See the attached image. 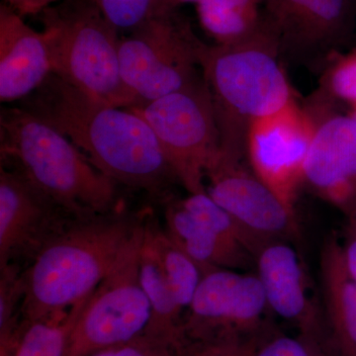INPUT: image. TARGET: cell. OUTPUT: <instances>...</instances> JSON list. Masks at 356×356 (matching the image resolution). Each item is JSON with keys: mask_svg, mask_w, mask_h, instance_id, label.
I'll list each match as a JSON object with an SVG mask.
<instances>
[{"mask_svg": "<svg viewBox=\"0 0 356 356\" xmlns=\"http://www.w3.org/2000/svg\"><path fill=\"white\" fill-rule=\"evenodd\" d=\"M21 102L117 184L165 197L178 182L153 130L132 110L93 99L53 74Z\"/></svg>", "mask_w": 356, "mask_h": 356, "instance_id": "cell-1", "label": "cell"}, {"mask_svg": "<svg viewBox=\"0 0 356 356\" xmlns=\"http://www.w3.org/2000/svg\"><path fill=\"white\" fill-rule=\"evenodd\" d=\"M146 214L135 216L120 206L108 214L77 220L54 238L23 269L21 320L44 318L88 298L113 268Z\"/></svg>", "mask_w": 356, "mask_h": 356, "instance_id": "cell-2", "label": "cell"}, {"mask_svg": "<svg viewBox=\"0 0 356 356\" xmlns=\"http://www.w3.org/2000/svg\"><path fill=\"white\" fill-rule=\"evenodd\" d=\"M281 55L277 37L267 23L242 43L204 47L201 72L212 97L220 153L247 158L250 125L296 100Z\"/></svg>", "mask_w": 356, "mask_h": 356, "instance_id": "cell-3", "label": "cell"}, {"mask_svg": "<svg viewBox=\"0 0 356 356\" xmlns=\"http://www.w3.org/2000/svg\"><path fill=\"white\" fill-rule=\"evenodd\" d=\"M0 154L2 166L24 175L77 217L108 214L121 206L116 182L67 136L22 107L1 110Z\"/></svg>", "mask_w": 356, "mask_h": 356, "instance_id": "cell-4", "label": "cell"}, {"mask_svg": "<svg viewBox=\"0 0 356 356\" xmlns=\"http://www.w3.org/2000/svg\"><path fill=\"white\" fill-rule=\"evenodd\" d=\"M40 16L53 74L105 104H138L122 79L119 31L92 0H60Z\"/></svg>", "mask_w": 356, "mask_h": 356, "instance_id": "cell-5", "label": "cell"}, {"mask_svg": "<svg viewBox=\"0 0 356 356\" xmlns=\"http://www.w3.org/2000/svg\"><path fill=\"white\" fill-rule=\"evenodd\" d=\"M205 44L178 9L159 14L121 37V76L138 104L175 92L200 79Z\"/></svg>", "mask_w": 356, "mask_h": 356, "instance_id": "cell-6", "label": "cell"}, {"mask_svg": "<svg viewBox=\"0 0 356 356\" xmlns=\"http://www.w3.org/2000/svg\"><path fill=\"white\" fill-rule=\"evenodd\" d=\"M152 128L178 184L206 191V173L219 156V129L203 76L186 88L130 107Z\"/></svg>", "mask_w": 356, "mask_h": 356, "instance_id": "cell-7", "label": "cell"}, {"mask_svg": "<svg viewBox=\"0 0 356 356\" xmlns=\"http://www.w3.org/2000/svg\"><path fill=\"white\" fill-rule=\"evenodd\" d=\"M144 228L145 220L89 297L70 334L65 356H89L146 332L151 307L140 283L139 266Z\"/></svg>", "mask_w": 356, "mask_h": 356, "instance_id": "cell-8", "label": "cell"}, {"mask_svg": "<svg viewBox=\"0 0 356 356\" xmlns=\"http://www.w3.org/2000/svg\"><path fill=\"white\" fill-rule=\"evenodd\" d=\"M270 314L254 270L207 269L184 313L185 343L187 346L273 331L269 324Z\"/></svg>", "mask_w": 356, "mask_h": 356, "instance_id": "cell-9", "label": "cell"}, {"mask_svg": "<svg viewBox=\"0 0 356 356\" xmlns=\"http://www.w3.org/2000/svg\"><path fill=\"white\" fill-rule=\"evenodd\" d=\"M316 119L298 102L259 119L250 125L245 156L255 175L297 213L307 156L315 134Z\"/></svg>", "mask_w": 356, "mask_h": 356, "instance_id": "cell-10", "label": "cell"}, {"mask_svg": "<svg viewBox=\"0 0 356 356\" xmlns=\"http://www.w3.org/2000/svg\"><path fill=\"white\" fill-rule=\"evenodd\" d=\"M77 217L10 168H0V267L24 269Z\"/></svg>", "mask_w": 356, "mask_h": 356, "instance_id": "cell-11", "label": "cell"}, {"mask_svg": "<svg viewBox=\"0 0 356 356\" xmlns=\"http://www.w3.org/2000/svg\"><path fill=\"white\" fill-rule=\"evenodd\" d=\"M206 191L261 247L274 240L291 241L299 234L297 213L257 177L247 158L219 154L205 179Z\"/></svg>", "mask_w": 356, "mask_h": 356, "instance_id": "cell-12", "label": "cell"}, {"mask_svg": "<svg viewBox=\"0 0 356 356\" xmlns=\"http://www.w3.org/2000/svg\"><path fill=\"white\" fill-rule=\"evenodd\" d=\"M306 105L315 116L316 129L304 166V187L344 217L356 218V124L317 93Z\"/></svg>", "mask_w": 356, "mask_h": 356, "instance_id": "cell-13", "label": "cell"}, {"mask_svg": "<svg viewBox=\"0 0 356 356\" xmlns=\"http://www.w3.org/2000/svg\"><path fill=\"white\" fill-rule=\"evenodd\" d=\"M254 259L273 315L289 323L297 334L332 346L322 300L314 294L305 264L290 241L262 243Z\"/></svg>", "mask_w": 356, "mask_h": 356, "instance_id": "cell-14", "label": "cell"}, {"mask_svg": "<svg viewBox=\"0 0 356 356\" xmlns=\"http://www.w3.org/2000/svg\"><path fill=\"white\" fill-rule=\"evenodd\" d=\"M355 0H262L264 18L282 54L299 58L332 53L346 36Z\"/></svg>", "mask_w": 356, "mask_h": 356, "instance_id": "cell-15", "label": "cell"}, {"mask_svg": "<svg viewBox=\"0 0 356 356\" xmlns=\"http://www.w3.org/2000/svg\"><path fill=\"white\" fill-rule=\"evenodd\" d=\"M53 74L43 32L35 31L10 7L0 6V100L25 99Z\"/></svg>", "mask_w": 356, "mask_h": 356, "instance_id": "cell-16", "label": "cell"}, {"mask_svg": "<svg viewBox=\"0 0 356 356\" xmlns=\"http://www.w3.org/2000/svg\"><path fill=\"white\" fill-rule=\"evenodd\" d=\"M321 300L337 356H356V283L344 266L341 240L327 236L320 255Z\"/></svg>", "mask_w": 356, "mask_h": 356, "instance_id": "cell-17", "label": "cell"}, {"mask_svg": "<svg viewBox=\"0 0 356 356\" xmlns=\"http://www.w3.org/2000/svg\"><path fill=\"white\" fill-rule=\"evenodd\" d=\"M165 221V231L170 240L204 270H254V257L248 250L224 240L207 228L184 207L181 199H166Z\"/></svg>", "mask_w": 356, "mask_h": 356, "instance_id": "cell-18", "label": "cell"}, {"mask_svg": "<svg viewBox=\"0 0 356 356\" xmlns=\"http://www.w3.org/2000/svg\"><path fill=\"white\" fill-rule=\"evenodd\" d=\"M139 266L140 283L151 307V318L145 332L184 350L186 346L182 330L185 311L175 298L153 250L145 243L144 236Z\"/></svg>", "mask_w": 356, "mask_h": 356, "instance_id": "cell-19", "label": "cell"}, {"mask_svg": "<svg viewBox=\"0 0 356 356\" xmlns=\"http://www.w3.org/2000/svg\"><path fill=\"white\" fill-rule=\"evenodd\" d=\"M196 13L203 31L221 46L247 41L266 25L262 0H201Z\"/></svg>", "mask_w": 356, "mask_h": 356, "instance_id": "cell-20", "label": "cell"}, {"mask_svg": "<svg viewBox=\"0 0 356 356\" xmlns=\"http://www.w3.org/2000/svg\"><path fill=\"white\" fill-rule=\"evenodd\" d=\"M88 298L44 318L21 320L13 332V356H65L70 334Z\"/></svg>", "mask_w": 356, "mask_h": 356, "instance_id": "cell-21", "label": "cell"}, {"mask_svg": "<svg viewBox=\"0 0 356 356\" xmlns=\"http://www.w3.org/2000/svg\"><path fill=\"white\" fill-rule=\"evenodd\" d=\"M144 241L153 250L178 303L186 311L205 270L175 245L165 229L147 215L145 219Z\"/></svg>", "mask_w": 356, "mask_h": 356, "instance_id": "cell-22", "label": "cell"}, {"mask_svg": "<svg viewBox=\"0 0 356 356\" xmlns=\"http://www.w3.org/2000/svg\"><path fill=\"white\" fill-rule=\"evenodd\" d=\"M181 202L207 228L224 240L245 248L254 257L259 248L257 243L224 208L211 198L207 191L188 194L181 199Z\"/></svg>", "mask_w": 356, "mask_h": 356, "instance_id": "cell-23", "label": "cell"}, {"mask_svg": "<svg viewBox=\"0 0 356 356\" xmlns=\"http://www.w3.org/2000/svg\"><path fill=\"white\" fill-rule=\"evenodd\" d=\"M118 31L131 32L159 14L172 10L165 0H92Z\"/></svg>", "mask_w": 356, "mask_h": 356, "instance_id": "cell-24", "label": "cell"}, {"mask_svg": "<svg viewBox=\"0 0 356 356\" xmlns=\"http://www.w3.org/2000/svg\"><path fill=\"white\" fill-rule=\"evenodd\" d=\"M318 95L353 107L356 105V49L337 56L323 74Z\"/></svg>", "mask_w": 356, "mask_h": 356, "instance_id": "cell-25", "label": "cell"}, {"mask_svg": "<svg viewBox=\"0 0 356 356\" xmlns=\"http://www.w3.org/2000/svg\"><path fill=\"white\" fill-rule=\"evenodd\" d=\"M22 273L15 264L0 267V334L13 331L20 324L24 300Z\"/></svg>", "mask_w": 356, "mask_h": 356, "instance_id": "cell-26", "label": "cell"}, {"mask_svg": "<svg viewBox=\"0 0 356 356\" xmlns=\"http://www.w3.org/2000/svg\"><path fill=\"white\" fill-rule=\"evenodd\" d=\"M254 356H337L330 343L312 337L287 336L273 332L262 341Z\"/></svg>", "mask_w": 356, "mask_h": 356, "instance_id": "cell-27", "label": "cell"}, {"mask_svg": "<svg viewBox=\"0 0 356 356\" xmlns=\"http://www.w3.org/2000/svg\"><path fill=\"white\" fill-rule=\"evenodd\" d=\"M273 332L188 343L180 356H254L262 341Z\"/></svg>", "mask_w": 356, "mask_h": 356, "instance_id": "cell-28", "label": "cell"}, {"mask_svg": "<svg viewBox=\"0 0 356 356\" xmlns=\"http://www.w3.org/2000/svg\"><path fill=\"white\" fill-rule=\"evenodd\" d=\"M182 350L172 343L145 334L89 356H180Z\"/></svg>", "mask_w": 356, "mask_h": 356, "instance_id": "cell-29", "label": "cell"}, {"mask_svg": "<svg viewBox=\"0 0 356 356\" xmlns=\"http://www.w3.org/2000/svg\"><path fill=\"white\" fill-rule=\"evenodd\" d=\"M341 240L344 266L356 283V218H346Z\"/></svg>", "mask_w": 356, "mask_h": 356, "instance_id": "cell-30", "label": "cell"}, {"mask_svg": "<svg viewBox=\"0 0 356 356\" xmlns=\"http://www.w3.org/2000/svg\"><path fill=\"white\" fill-rule=\"evenodd\" d=\"M6 6L19 14L21 17L40 15L44 9L49 8L60 0H3Z\"/></svg>", "mask_w": 356, "mask_h": 356, "instance_id": "cell-31", "label": "cell"}, {"mask_svg": "<svg viewBox=\"0 0 356 356\" xmlns=\"http://www.w3.org/2000/svg\"><path fill=\"white\" fill-rule=\"evenodd\" d=\"M13 332L0 336V356H13Z\"/></svg>", "mask_w": 356, "mask_h": 356, "instance_id": "cell-32", "label": "cell"}, {"mask_svg": "<svg viewBox=\"0 0 356 356\" xmlns=\"http://www.w3.org/2000/svg\"><path fill=\"white\" fill-rule=\"evenodd\" d=\"M200 1L201 0H165L166 7L172 10L179 8L184 4L194 3L196 6Z\"/></svg>", "mask_w": 356, "mask_h": 356, "instance_id": "cell-33", "label": "cell"}, {"mask_svg": "<svg viewBox=\"0 0 356 356\" xmlns=\"http://www.w3.org/2000/svg\"><path fill=\"white\" fill-rule=\"evenodd\" d=\"M348 114L350 115V118L353 119V122L356 124V105L350 107V111L348 112Z\"/></svg>", "mask_w": 356, "mask_h": 356, "instance_id": "cell-34", "label": "cell"}]
</instances>
